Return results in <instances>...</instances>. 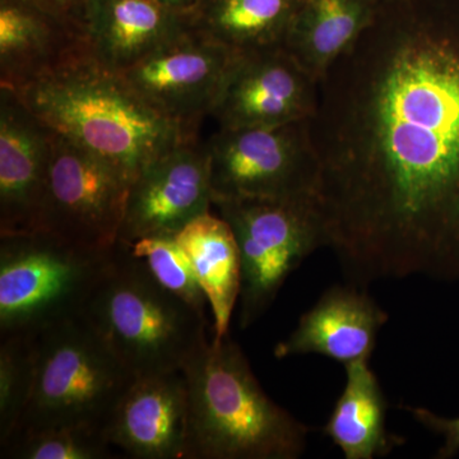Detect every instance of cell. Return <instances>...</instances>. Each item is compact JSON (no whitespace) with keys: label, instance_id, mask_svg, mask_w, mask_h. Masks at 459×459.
<instances>
[{"label":"cell","instance_id":"6da1fadb","mask_svg":"<svg viewBox=\"0 0 459 459\" xmlns=\"http://www.w3.org/2000/svg\"><path fill=\"white\" fill-rule=\"evenodd\" d=\"M309 132L328 247L351 283L459 281V13L379 3L319 81Z\"/></svg>","mask_w":459,"mask_h":459},{"label":"cell","instance_id":"7a4b0ae2","mask_svg":"<svg viewBox=\"0 0 459 459\" xmlns=\"http://www.w3.org/2000/svg\"><path fill=\"white\" fill-rule=\"evenodd\" d=\"M186 459H296L310 429L271 400L232 338L205 344L184 367Z\"/></svg>","mask_w":459,"mask_h":459},{"label":"cell","instance_id":"3957f363","mask_svg":"<svg viewBox=\"0 0 459 459\" xmlns=\"http://www.w3.org/2000/svg\"><path fill=\"white\" fill-rule=\"evenodd\" d=\"M14 91L54 131L115 166L131 183L156 157L195 138L93 56Z\"/></svg>","mask_w":459,"mask_h":459},{"label":"cell","instance_id":"277c9868","mask_svg":"<svg viewBox=\"0 0 459 459\" xmlns=\"http://www.w3.org/2000/svg\"><path fill=\"white\" fill-rule=\"evenodd\" d=\"M82 314L135 377L181 371L211 340L207 316L166 290L120 241Z\"/></svg>","mask_w":459,"mask_h":459},{"label":"cell","instance_id":"5b68a950","mask_svg":"<svg viewBox=\"0 0 459 459\" xmlns=\"http://www.w3.org/2000/svg\"><path fill=\"white\" fill-rule=\"evenodd\" d=\"M134 377L82 313L35 332L31 400L12 444L54 427L104 431Z\"/></svg>","mask_w":459,"mask_h":459},{"label":"cell","instance_id":"8992f818","mask_svg":"<svg viewBox=\"0 0 459 459\" xmlns=\"http://www.w3.org/2000/svg\"><path fill=\"white\" fill-rule=\"evenodd\" d=\"M115 247L89 249L42 230L0 235V336L82 313Z\"/></svg>","mask_w":459,"mask_h":459},{"label":"cell","instance_id":"52a82bcc","mask_svg":"<svg viewBox=\"0 0 459 459\" xmlns=\"http://www.w3.org/2000/svg\"><path fill=\"white\" fill-rule=\"evenodd\" d=\"M238 247V325L247 329L276 300L290 274L327 247L316 198H226L213 201Z\"/></svg>","mask_w":459,"mask_h":459},{"label":"cell","instance_id":"ba28073f","mask_svg":"<svg viewBox=\"0 0 459 459\" xmlns=\"http://www.w3.org/2000/svg\"><path fill=\"white\" fill-rule=\"evenodd\" d=\"M205 146L213 201L316 198L319 161L309 120L267 128H220Z\"/></svg>","mask_w":459,"mask_h":459},{"label":"cell","instance_id":"9c48e42d","mask_svg":"<svg viewBox=\"0 0 459 459\" xmlns=\"http://www.w3.org/2000/svg\"><path fill=\"white\" fill-rule=\"evenodd\" d=\"M131 181L104 159L56 132L35 230L89 249L119 243Z\"/></svg>","mask_w":459,"mask_h":459},{"label":"cell","instance_id":"30bf717a","mask_svg":"<svg viewBox=\"0 0 459 459\" xmlns=\"http://www.w3.org/2000/svg\"><path fill=\"white\" fill-rule=\"evenodd\" d=\"M234 56V51L189 29L120 74L148 107L198 137Z\"/></svg>","mask_w":459,"mask_h":459},{"label":"cell","instance_id":"8fae6325","mask_svg":"<svg viewBox=\"0 0 459 459\" xmlns=\"http://www.w3.org/2000/svg\"><path fill=\"white\" fill-rule=\"evenodd\" d=\"M89 56L84 0H0V87L22 89Z\"/></svg>","mask_w":459,"mask_h":459},{"label":"cell","instance_id":"7c38bea8","mask_svg":"<svg viewBox=\"0 0 459 459\" xmlns=\"http://www.w3.org/2000/svg\"><path fill=\"white\" fill-rule=\"evenodd\" d=\"M319 82L283 48L235 54L211 117L220 128H267L309 120Z\"/></svg>","mask_w":459,"mask_h":459},{"label":"cell","instance_id":"4fadbf2b","mask_svg":"<svg viewBox=\"0 0 459 459\" xmlns=\"http://www.w3.org/2000/svg\"><path fill=\"white\" fill-rule=\"evenodd\" d=\"M213 205L210 157L198 137L166 151L132 181L120 243L144 238L177 237Z\"/></svg>","mask_w":459,"mask_h":459},{"label":"cell","instance_id":"5bb4252c","mask_svg":"<svg viewBox=\"0 0 459 459\" xmlns=\"http://www.w3.org/2000/svg\"><path fill=\"white\" fill-rule=\"evenodd\" d=\"M54 135L16 91L0 87V235L36 229Z\"/></svg>","mask_w":459,"mask_h":459},{"label":"cell","instance_id":"9a60e30c","mask_svg":"<svg viewBox=\"0 0 459 459\" xmlns=\"http://www.w3.org/2000/svg\"><path fill=\"white\" fill-rule=\"evenodd\" d=\"M188 392L183 371L135 377L104 435L135 459H186Z\"/></svg>","mask_w":459,"mask_h":459},{"label":"cell","instance_id":"2e32d148","mask_svg":"<svg viewBox=\"0 0 459 459\" xmlns=\"http://www.w3.org/2000/svg\"><path fill=\"white\" fill-rule=\"evenodd\" d=\"M388 314L364 290L351 285L328 289L299 319L274 358L320 355L344 365L369 360Z\"/></svg>","mask_w":459,"mask_h":459},{"label":"cell","instance_id":"e0dca14e","mask_svg":"<svg viewBox=\"0 0 459 459\" xmlns=\"http://www.w3.org/2000/svg\"><path fill=\"white\" fill-rule=\"evenodd\" d=\"M93 59L122 74L190 29L155 0H84Z\"/></svg>","mask_w":459,"mask_h":459},{"label":"cell","instance_id":"ac0fdd59","mask_svg":"<svg viewBox=\"0 0 459 459\" xmlns=\"http://www.w3.org/2000/svg\"><path fill=\"white\" fill-rule=\"evenodd\" d=\"M377 5L376 0H304L283 49L319 82L373 25Z\"/></svg>","mask_w":459,"mask_h":459},{"label":"cell","instance_id":"d6986e66","mask_svg":"<svg viewBox=\"0 0 459 459\" xmlns=\"http://www.w3.org/2000/svg\"><path fill=\"white\" fill-rule=\"evenodd\" d=\"M188 258L212 313V342L229 336L230 322L241 289L237 238L221 216L195 217L175 237Z\"/></svg>","mask_w":459,"mask_h":459},{"label":"cell","instance_id":"ffe728a7","mask_svg":"<svg viewBox=\"0 0 459 459\" xmlns=\"http://www.w3.org/2000/svg\"><path fill=\"white\" fill-rule=\"evenodd\" d=\"M346 383L323 434L346 459L385 457L403 439L386 430V403L369 360L344 365Z\"/></svg>","mask_w":459,"mask_h":459},{"label":"cell","instance_id":"44dd1931","mask_svg":"<svg viewBox=\"0 0 459 459\" xmlns=\"http://www.w3.org/2000/svg\"><path fill=\"white\" fill-rule=\"evenodd\" d=\"M304 0H204L190 29L235 54L283 48Z\"/></svg>","mask_w":459,"mask_h":459},{"label":"cell","instance_id":"7402d4cb","mask_svg":"<svg viewBox=\"0 0 459 459\" xmlns=\"http://www.w3.org/2000/svg\"><path fill=\"white\" fill-rule=\"evenodd\" d=\"M35 380V333L3 334L0 341V453L17 437Z\"/></svg>","mask_w":459,"mask_h":459},{"label":"cell","instance_id":"603a6c76","mask_svg":"<svg viewBox=\"0 0 459 459\" xmlns=\"http://www.w3.org/2000/svg\"><path fill=\"white\" fill-rule=\"evenodd\" d=\"M129 247L166 290L205 316L207 298L175 237L144 238Z\"/></svg>","mask_w":459,"mask_h":459},{"label":"cell","instance_id":"cb8c5ba5","mask_svg":"<svg viewBox=\"0 0 459 459\" xmlns=\"http://www.w3.org/2000/svg\"><path fill=\"white\" fill-rule=\"evenodd\" d=\"M104 431L87 427H54L23 435L2 458L104 459L110 457Z\"/></svg>","mask_w":459,"mask_h":459},{"label":"cell","instance_id":"d4e9b609","mask_svg":"<svg viewBox=\"0 0 459 459\" xmlns=\"http://www.w3.org/2000/svg\"><path fill=\"white\" fill-rule=\"evenodd\" d=\"M402 409L406 410L422 427L444 437V444L437 452V458L448 459L457 455L459 452V418H442L424 407L403 406Z\"/></svg>","mask_w":459,"mask_h":459},{"label":"cell","instance_id":"484cf974","mask_svg":"<svg viewBox=\"0 0 459 459\" xmlns=\"http://www.w3.org/2000/svg\"><path fill=\"white\" fill-rule=\"evenodd\" d=\"M155 2L160 7L166 9L175 16L184 18L190 23L204 0H155Z\"/></svg>","mask_w":459,"mask_h":459},{"label":"cell","instance_id":"4316f807","mask_svg":"<svg viewBox=\"0 0 459 459\" xmlns=\"http://www.w3.org/2000/svg\"><path fill=\"white\" fill-rule=\"evenodd\" d=\"M376 2L379 4V3L388 2V0H376Z\"/></svg>","mask_w":459,"mask_h":459}]
</instances>
